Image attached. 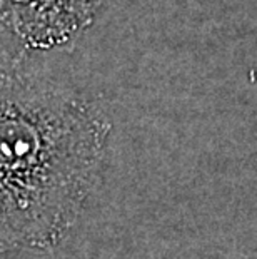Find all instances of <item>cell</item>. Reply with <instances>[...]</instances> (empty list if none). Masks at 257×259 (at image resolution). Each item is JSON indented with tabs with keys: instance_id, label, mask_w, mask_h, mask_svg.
<instances>
[{
	"instance_id": "6da1fadb",
	"label": "cell",
	"mask_w": 257,
	"mask_h": 259,
	"mask_svg": "<svg viewBox=\"0 0 257 259\" xmlns=\"http://www.w3.org/2000/svg\"><path fill=\"white\" fill-rule=\"evenodd\" d=\"M111 129L90 99L0 54V252L48 251L72 234Z\"/></svg>"
},
{
	"instance_id": "7a4b0ae2",
	"label": "cell",
	"mask_w": 257,
	"mask_h": 259,
	"mask_svg": "<svg viewBox=\"0 0 257 259\" xmlns=\"http://www.w3.org/2000/svg\"><path fill=\"white\" fill-rule=\"evenodd\" d=\"M106 0H0V27L25 49L50 51L89 29Z\"/></svg>"
}]
</instances>
